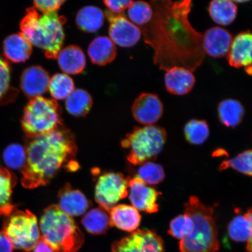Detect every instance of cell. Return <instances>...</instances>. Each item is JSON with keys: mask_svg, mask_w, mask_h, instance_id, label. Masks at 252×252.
Masks as SVG:
<instances>
[{"mask_svg": "<svg viewBox=\"0 0 252 252\" xmlns=\"http://www.w3.org/2000/svg\"><path fill=\"white\" fill-rule=\"evenodd\" d=\"M39 229L41 238L55 252H77L84 242V235L76 222L58 205H52L44 210Z\"/></svg>", "mask_w": 252, "mask_h": 252, "instance_id": "obj_4", "label": "cell"}, {"mask_svg": "<svg viewBox=\"0 0 252 252\" xmlns=\"http://www.w3.org/2000/svg\"><path fill=\"white\" fill-rule=\"evenodd\" d=\"M152 20L144 30L145 40L155 51L154 62L168 70L182 67L193 72L204 61L202 34L189 20L190 0L155 1Z\"/></svg>", "mask_w": 252, "mask_h": 252, "instance_id": "obj_1", "label": "cell"}, {"mask_svg": "<svg viewBox=\"0 0 252 252\" xmlns=\"http://www.w3.org/2000/svg\"><path fill=\"white\" fill-rule=\"evenodd\" d=\"M130 180L119 173L108 172L100 176L94 193L100 207L109 212L120 200L127 197Z\"/></svg>", "mask_w": 252, "mask_h": 252, "instance_id": "obj_9", "label": "cell"}, {"mask_svg": "<svg viewBox=\"0 0 252 252\" xmlns=\"http://www.w3.org/2000/svg\"><path fill=\"white\" fill-rule=\"evenodd\" d=\"M112 252H165L162 239L154 231L137 229L130 235L116 241Z\"/></svg>", "mask_w": 252, "mask_h": 252, "instance_id": "obj_10", "label": "cell"}, {"mask_svg": "<svg viewBox=\"0 0 252 252\" xmlns=\"http://www.w3.org/2000/svg\"><path fill=\"white\" fill-rule=\"evenodd\" d=\"M81 222L86 231L93 235L105 234L112 226L108 212L100 207L85 214Z\"/></svg>", "mask_w": 252, "mask_h": 252, "instance_id": "obj_26", "label": "cell"}, {"mask_svg": "<svg viewBox=\"0 0 252 252\" xmlns=\"http://www.w3.org/2000/svg\"><path fill=\"white\" fill-rule=\"evenodd\" d=\"M18 91L11 86V68L8 63L0 58V105L14 101Z\"/></svg>", "mask_w": 252, "mask_h": 252, "instance_id": "obj_29", "label": "cell"}, {"mask_svg": "<svg viewBox=\"0 0 252 252\" xmlns=\"http://www.w3.org/2000/svg\"><path fill=\"white\" fill-rule=\"evenodd\" d=\"M140 165L138 169V178L147 185L158 184L164 179L165 173L160 165L147 162Z\"/></svg>", "mask_w": 252, "mask_h": 252, "instance_id": "obj_35", "label": "cell"}, {"mask_svg": "<svg viewBox=\"0 0 252 252\" xmlns=\"http://www.w3.org/2000/svg\"><path fill=\"white\" fill-rule=\"evenodd\" d=\"M75 90L72 78L64 73H57L50 79L49 92L55 100H64Z\"/></svg>", "mask_w": 252, "mask_h": 252, "instance_id": "obj_30", "label": "cell"}, {"mask_svg": "<svg viewBox=\"0 0 252 252\" xmlns=\"http://www.w3.org/2000/svg\"><path fill=\"white\" fill-rule=\"evenodd\" d=\"M227 59L231 67L244 68L247 74L252 75V32H242L234 37Z\"/></svg>", "mask_w": 252, "mask_h": 252, "instance_id": "obj_14", "label": "cell"}, {"mask_svg": "<svg viewBox=\"0 0 252 252\" xmlns=\"http://www.w3.org/2000/svg\"><path fill=\"white\" fill-rule=\"evenodd\" d=\"M14 246L4 231H0V252H12Z\"/></svg>", "mask_w": 252, "mask_h": 252, "instance_id": "obj_40", "label": "cell"}, {"mask_svg": "<svg viewBox=\"0 0 252 252\" xmlns=\"http://www.w3.org/2000/svg\"><path fill=\"white\" fill-rule=\"evenodd\" d=\"M105 14L95 6L88 5L77 12L75 22L81 31L87 33H94L103 25Z\"/></svg>", "mask_w": 252, "mask_h": 252, "instance_id": "obj_23", "label": "cell"}, {"mask_svg": "<svg viewBox=\"0 0 252 252\" xmlns=\"http://www.w3.org/2000/svg\"><path fill=\"white\" fill-rule=\"evenodd\" d=\"M193 228V222L188 214L176 217L170 223L168 234L176 239H182L190 234Z\"/></svg>", "mask_w": 252, "mask_h": 252, "instance_id": "obj_37", "label": "cell"}, {"mask_svg": "<svg viewBox=\"0 0 252 252\" xmlns=\"http://www.w3.org/2000/svg\"><path fill=\"white\" fill-rule=\"evenodd\" d=\"M49 74L39 65L25 69L21 78V88L30 98L42 96L49 89Z\"/></svg>", "mask_w": 252, "mask_h": 252, "instance_id": "obj_16", "label": "cell"}, {"mask_svg": "<svg viewBox=\"0 0 252 252\" xmlns=\"http://www.w3.org/2000/svg\"><path fill=\"white\" fill-rule=\"evenodd\" d=\"M62 111L55 99L39 96L25 107L21 124L28 138L40 136L63 126Z\"/></svg>", "mask_w": 252, "mask_h": 252, "instance_id": "obj_6", "label": "cell"}, {"mask_svg": "<svg viewBox=\"0 0 252 252\" xmlns=\"http://www.w3.org/2000/svg\"><path fill=\"white\" fill-rule=\"evenodd\" d=\"M166 140L164 129L151 125L135 127L126 135L122 146L128 149L127 159L134 165H141L156 158L161 152Z\"/></svg>", "mask_w": 252, "mask_h": 252, "instance_id": "obj_7", "label": "cell"}, {"mask_svg": "<svg viewBox=\"0 0 252 252\" xmlns=\"http://www.w3.org/2000/svg\"><path fill=\"white\" fill-rule=\"evenodd\" d=\"M105 15L110 23L109 34L113 43L124 47L133 46L141 38L139 27L132 23L122 14L107 10Z\"/></svg>", "mask_w": 252, "mask_h": 252, "instance_id": "obj_11", "label": "cell"}, {"mask_svg": "<svg viewBox=\"0 0 252 252\" xmlns=\"http://www.w3.org/2000/svg\"><path fill=\"white\" fill-rule=\"evenodd\" d=\"M128 194L132 206L137 210L148 213L158 211L157 201L160 192L149 187L139 178L131 179L129 181Z\"/></svg>", "mask_w": 252, "mask_h": 252, "instance_id": "obj_13", "label": "cell"}, {"mask_svg": "<svg viewBox=\"0 0 252 252\" xmlns=\"http://www.w3.org/2000/svg\"><path fill=\"white\" fill-rule=\"evenodd\" d=\"M3 158L9 168L23 169L27 160L26 149L20 144L9 145L4 151Z\"/></svg>", "mask_w": 252, "mask_h": 252, "instance_id": "obj_36", "label": "cell"}, {"mask_svg": "<svg viewBox=\"0 0 252 252\" xmlns=\"http://www.w3.org/2000/svg\"><path fill=\"white\" fill-rule=\"evenodd\" d=\"M209 12L216 24L228 26L234 23L237 16V4L230 0H214L210 3Z\"/></svg>", "mask_w": 252, "mask_h": 252, "instance_id": "obj_25", "label": "cell"}, {"mask_svg": "<svg viewBox=\"0 0 252 252\" xmlns=\"http://www.w3.org/2000/svg\"><path fill=\"white\" fill-rule=\"evenodd\" d=\"M184 133L186 138L190 144H202L209 137V125L203 120L192 119L186 124Z\"/></svg>", "mask_w": 252, "mask_h": 252, "instance_id": "obj_31", "label": "cell"}, {"mask_svg": "<svg viewBox=\"0 0 252 252\" xmlns=\"http://www.w3.org/2000/svg\"><path fill=\"white\" fill-rule=\"evenodd\" d=\"M58 197L60 209L71 217L83 215L91 206L82 192L75 190L69 185L61 189Z\"/></svg>", "mask_w": 252, "mask_h": 252, "instance_id": "obj_18", "label": "cell"}, {"mask_svg": "<svg viewBox=\"0 0 252 252\" xmlns=\"http://www.w3.org/2000/svg\"><path fill=\"white\" fill-rule=\"evenodd\" d=\"M33 251V252H55L41 238Z\"/></svg>", "mask_w": 252, "mask_h": 252, "instance_id": "obj_41", "label": "cell"}, {"mask_svg": "<svg viewBox=\"0 0 252 252\" xmlns=\"http://www.w3.org/2000/svg\"><path fill=\"white\" fill-rule=\"evenodd\" d=\"M93 103V97L87 91L78 88L65 99L67 112L75 117H84L90 112Z\"/></svg>", "mask_w": 252, "mask_h": 252, "instance_id": "obj_28", "label": "cell"}, {"mask_svg": "<svg viewBox=\"0 0 252 252\" xmlns=\"http://www.w3.org/2000/svg\"><path fill=\"white\" fill-rule=\"evenodd\" d=\"M131 112L134 119L138 123L151 126L161 118L163 105L157 94L143 93L135 99L131 107Z\"/></svg>", "mask_w": 252, "mask_h": 252, "instance_id": "obj_12", "label": "cell"}, {"mask_svg": "<svg viewBox=\"0 0 252 252\" xmlns=\"http://www.w3.org/2000/svg\"><path fill=\"white\" fill-rule=\"evenodd\" d=\"M3 52L8 61L23 63L30 59L32 53V45L21 32L12 34L4 41Z\"/></svg>", "mask_w": 252, "mask_h": 252, "instance_id": "obj_21", "label": "cell"}, {"mask_svg": "<svg viewBox=\"0 0 252 252\" xmlns=\"http://www.w3.org/2000/svg\"><path fill=\"white\" fill-rule=\"evenodd\" d=\"M65 22V17L57 12L40 15L31 7L21 21V33L32 45L43 50L47 59H55L64 43Z\"/></svg>", "mask_w": 252, "mask_h": 252, "instance_id": "obj_3", "label": "cell"}, {"mask_svg": "<svg viewBox=\"0 0 252 252\" xmlns=\"http://www.w3.org/2000/svg\"><path fill=\"white\" fill-rule=\"evenodd\" d=\"M111 225L123 231L133 232L141 222V217L138 211L132 206L120 204L113 207L109 212Z\"/></svg>", "mask_w": 252, "mask_h": 252, "instance_id": "obj_20", "label": "cell"}, {"mask_svg": "<svg viewBox=\"0 0 252 252\" xmlns=\"http://www.w3.org/2000/svg\"><path fill=\"white\" fill-rule=\"evenodd\" d=\"M3 231L17 250L30 252L41 238L38 222L30 211H15L6 217Z\"/></svg>", "mask_w": 252, "mask_h": 252, "instance_id": "obj_8", "label": "cell"}, {"mask_svg": "<svg viewBox=\"0 0 252 252\" xmlns=\"http://www.w3.org/2000/svg\"><path fill=\"white\" fill-rule=\"evenodd\" d=\"M30 139L25 149L26 163L22 171L24 187L33 189L45 186L60 170L75 163L77 147L74 135L63 126Z\"/></svg>", "mask_w": 252, "mask_h": 252, "instance_id": "obj_2", "label": "cell"}, {"mask_svg": "<svg viewBox=\"0 0 252 252\" xmlns=\"http://www.w3.org/2000/svg\"><path fill=\"white\" fill-rule=\"evenodd\" d=\"M185 214L193 222V228L179 244L181 252H216L219 250L218 232L214 219V206H207L191 196L185 204Z\"/></svg>", "mask_w": 252, "mask_h": 252, "instance_id": "obj_5", "label": "cell"}, {"mask_svg": "<svg viewBox=\"0 0 252 252\" xmlns=\"http://www.w3.org/2000/svg\"><path fill=\"white\" fill-rule=\"evenodd\" d=\"M65 2L64 0H50V1L36 0L33 1V7L42 14H47L57 12Z\"/></svg>", "mask_w": 252, "mask_h": 252, "instance_id": "obj_38", "label": "cell"}, {"mask_svg": "<svg viewBox=\"0 0 252 252\" xmlns=\"http://www.w3.org/2000/svg\"><path fill=\"white\" fill-rule=\"evenodd\" d=\"M245 216L247 217L251 223V232L250 239L248 241L247 252H252V208L248 210Z\"/></svg>", "mask_w": 252, "mask_h": 252, "instance_id": "obj_42", "label": "cell"}, {"mask_svg": "<svg viewBox=\"0 0 252 252\" xmlns=\"http://www.w3.org/2000/svg\"><path fill=\"white\" fill-rule=\"evenodd\" d=\"M196 78L193 72L182 67H174L166 71L165 85L170 94L185 95L193 90Z\"/></svg>", "mask_w": 252, "mask_h": 252, "instance_id": "obj_17", "label": "cell"}, {"mask_svg": "<svg viewBox=\"0 0 252 252\" xmlns=\"http://www.w3.org/2000/svg\"><path fill=\"white\" fill-rule=\"evenodd\" d=\"M60 68L67 75L82 73L86 67V58L80 47L70 45L62 49L57 56Z\"/></svg>", "mask_w": 252, "mask_h": 252, "instance_id": "obj_19", "label": "cell"}, {"mask_svg": "<svg viewBox=\"0 0 252 252\" xmlns=\"http://www.w3.org/2000/svg\"><path fill=\"white\" fill-rule=\"evenodd\" d=\"M88 55L93 64L104 66L114 61L117 49L110 37L97 36L88 46Z\"/></svg>", "mask_w": 252, "mask_h": 252, "instance_id": "obj_22", "label": "cell"}, {"mask_svg": "<svg viewBox=\"0 0 252 252\" xmlns=\"http://www.w3.org/2000/svg\"><path fill=\"white\" fill-rule=\"evenodd\" d=\"M245 113L244 106L239 100L234 99L223 100L218 106L220 121L228 127H235L240 124Z\"/></svg>", "mask_w": 252, "mask_h": 252, "instance_id": "obj_24", "label": "cell"}, {"mask_svg": "<svg viewBox=\"0 0 252 252\" xmlns=\"http://www.w3.org/2000/svg\"><path fill=\"white\" fill-rule=\"evenodd\" d=\"M133 1H104V4L109 9V11L115 14H121L126 8L130 7Z\"/></svg>", "mask_w": 252, "mask_h": 252, "instance_id": "obj_39", "label": "cell"}, {"mask_svg": "<svg viewBox=\"0 0 252 252\" xmlns=\"http://www.w3.org/2000/svg\"><path fill=\"white\" fill-rule=\"evenodd\" d=\"M128 16L132 23L144 27L152 20L154 11L152 6L145 1H133L128 8Z\"/></svg>", "mask_w": 252, "mask_h": 252, "instance_id": "obj_32", "label": "cell"}, {"mask_svg": "<svg viewBox=\"0 0 252 252\" xmlns=\"http://www.w3.org/2000/svg\"><path fill=\"white\" fill-rule=\"evenodd\" d=\"M233 40L232 34L224 28H211L202 34L204 52L213 58H224L228 55Z\"/></svg>", "mask_w": 252, "mask_h": 252, "instance_id": "obj_15", "label": "cell"}, {"mask_svg": "<svg viewBox=\"0 0 252 252\" xmlns=\"http://www.w3.org/2000/svg\"><path fill=\"white\" fill-rule=\"evenodd\" d=\"M16 182L14 175L8 169L0 166V216L6 217L14 212L11 194Z\"/></svg>", "mask_w": 252, "mask_h": 252, "instance_id": "obj_27", "label": "cell"}, {"mask_svg": "<svg viewBox=\"0 0 252 252\" xmlns=\"http://www.w3.org/2000/svg\"><path fill=\"white\" fill-rule=\"evenodd\" d=\"M228 168L252 176V150L246 151L234 158L225 160L220 166V171Z\"/></svg>", "mask_w": 252, "mask_h": 252, "instance_id": "obj_34", "label": "cell"}, {"mask_svg": "<svg viewBox=\"0 0 252 252\" xmlns=\"http://www.w3.org/2000/svg\"><path fill=\"white\" fill-rule=\"evenodd\" d=\"M251 232V223L245 215H238L229 223L228 234L236 242L248 241Z\"/></svg>", "mask_w": 252, "mask_h": 252, "instance_id": "obj_33", "label": "cell"}]
</instances>
